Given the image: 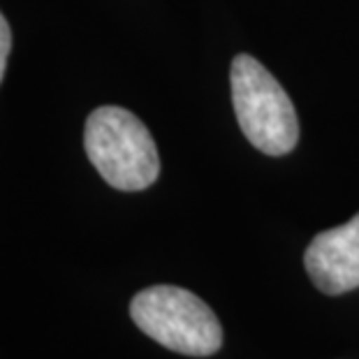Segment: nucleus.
Here are the masks:
<instances>
[{"mask_svg":"<svg viewBox=\"0 0 359 359\" xmlns=\"http://www.w3.org/2000/svg\"><path fill=\"white\" fill-rule=\"evenodd\" d=\"M83 147L100 177L116 190H144L160 174V156L149 128L123 107H100L90 114Z\"/></svg>","mask_w":359,"mask_h":359,"instance_id":"1","label":"nucleus"},{"mask_svg":"<svg viewBox=\"0 0 359 359\" xmlns=\"http://www.w3.org/2000/svg\"><path fill=\"white\" fill-rule=\"evenodd\" d=\"M232 100L246 140L266 156H285L299 140L294 104L273 74L248 53L232 60Z\"/></svg>","mask_w":359,"mask_h":359,"instance_id":"2","label":"nucleus"},{"mask_svg":"<svg viewBox=\"0 0 359 359\" xmlns=\"http://www.w3.org/2000/svg\"><path fill=\"white\" fill-rule=\"evenodd\" d=\"M130 318L140 330L179 355L206 357L223 346V327L197 294L177 285H154L130 302Z\"/></svg>","mask_w":359,"mask_h":359,"instance_id":"3","label":"nucleus"},{"mask_svg":"<svg viewBox=\"0 0 359 359\" xmlns=\"http://www.w3.org/2000/svg\"><path fill=\"white\" fill-rule=\"evenodd\" d=\"M311 280L325 294L359 287V213L334 230L320 232L304 255Z\"/></svg>","mask_w":359,"mask_h":359,"instance_id":"4","label":"nucleus"},{"mask_svg":"<svg viewBox=\"0 0 359 359\" xmlns=\"http://www.w3.org/2000/svg\"><path fill=\"white\" fill-rule=\"evenodd\" d=\"M10 49H12V30H10V24H7V19L3 17V12H0V81L5 77Z\"/></svg>","mask_w":359,"mask_h":359,"instance_id":"5","label":"nucleus"}]
</instances>
